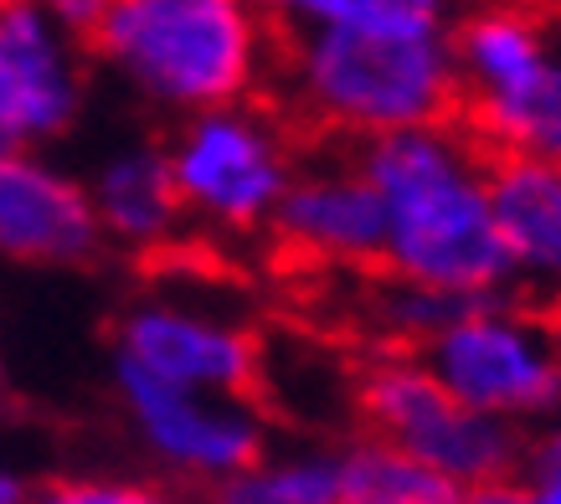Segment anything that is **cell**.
<instances>
[{"label":"cell","mask_w":561,"mask_h":504,"mask_svg":"<svg viewBox=\"0 0 561 504\" xmlns=\"http://www.w3.org/2000/svg\"><path fill=\"white\" fill-rule=\"evenodd\" d=\"M490 196L505 252L515 263V288L561 299V165L494 154Z\"/></svg>","instance_id":"obj_12"},{"label":"cell","mask_w":561,"mask_h":504,"mask_svg":"<svg viewBox=\"0 0 561 504\" xmlns=\"http://www.w3.org/2000/svg\"><path fill=\"white\" fill-rule=\"evenodd\" d=\"M536 463H561V412L551 417V433H546L541 454H536Z\"/></svg>","instance_id":"obj_25"},{"label":"cell","mask_w":561,"mask_h":504,"mask_svg":"<svg viewBox=\"0 0 561 504\" xmlns=\"http://www.w3.org/2000/svg\"><path fill=\"white\" fill-rule=\"evenodd\" d=\"M32 5H42L62 32H72L78 42H88V36L99 32V21L108 16V5H114V0H32Z\"/></svg>","instance_id":"obj_21"},{"label":"cell","mask_w":561,"mask_h":504,"mask_svg":"<svg viewBox=\"0 0 561 504\" xmlns=\"http://www.w3.org/2000/svg\"><path fill=\"white\" fill-rule=\"evenodd\" d=\"M93 211H99L103 242H119L129 252L171 248L186 227V206L175 191L165 145H124L93 170L88 181Z\"/></svg>","instance_id":"obj_13"},{"label":"cell","mask_w":561,"mask_h":504,"mask_svg":"<svg viewBox=\"0 0 561 504\" xmlns=\"http://www.w3.org/2000/svg\"><path fill=\"white\" fill-rule=\"evenodd\" d=\"M463 108H469V135L484 150L561 165V62H546L541 78H530L505 99L463 103Z\"/></svg>","instance_id":"obj_16"},{"label":"cell","mask_w":561,"mask_h":504,"mask_svg":"<svg viewBox=\"0 0 561 504\" xmlns=\"http://www.w3.org/2000/svg\"><path fill=\"white\" fill-rule=\"evenodd\" d=\"M546 320H551V330H557V345H561V299H551V309H546Z\"/></svg>","instance_id":"obj_26"},{"label":"cell","mask_w":561,"mask_h":504,"mask_svg":"<svg viewBox=\"0 0 561 504\" xmlns=\"http://www.w3.org/2000/svg\"><path fill=\"white\" fill-rule=\"evenodd\" d=\"M88 42L175 118L253 99L278 68V26L253 0H114Z\"/></svg>","instance_id":"obj_3"},{"label":"cell","mask_w":561,"mask_h":504,"mask_svg":"<svg viewBox=\"0 0 561 504\" xmlns=\"http://www.w3.org/2000/svg\"><path fill=\"white\" fill-rule=\"evenodd\" d=\"M448 397L515 427L551 422L561 412V345L546 314H530L515 294L479 299L417 345Z\"/></svg>","instance_id":"obj_4"},{"label":"cell","mask_w":561,"mask_h":504,"mask_svg":"<svg viewBox=\"0 0 561 504\" xmlns=\"http://www.w3.org/2000/svg\"><path fill=\"white\" fill-rule=\"evenodd\" d=\"M0 5H5V0H0Z\"/></svg>","instance_id":"obj_28"},{"label":"cell","mask_w":561,"mask_h":504,"mask_svg":"<svg viewBox=\"0 0 561 504\" xmlns=\"http://www.w3.org/2000/svg\"><path fill=\"white\" fill-rule=\"evenodd\" d=\"M278 32L299 26H448L454 0H253Z\"/></svg>","instance_id":"obj_18"},{"label":"cell","mask_w":561,"mask_h":504,"mask_svg":"<svg viewBox=\"0 0 561 504\" xmlns=\"http://www.w3.org/2000/svg\"><path fill=\"white\" fill-rule=\"evenodd\" d=\"M469 303L479 299H459V294H443V288H423V284H408L387 273L381 278V294H376V330L397 345H423L438 324H448L454 314H463Z\"/></svg>","instance_id":"obj_19"},{"label":"cell","mask_w":561,"mask_h":504,"mask_svg":"<svg viewBox=\"0 0 561 504\" xmlns=\"http://www.w3.org/2000/svg\"><path fill=\"white\" fill-rule=\"evenodd\" d=\"M454 504H530V484H520L515 473H500V479H479V484H459Z\"/></svg>","instance_id":"obj_22"},{"label":"cell","mask_w":561,"mask_h":504,"mask_svg":"<svg viewBox=\"0 0 561 504\" xmlns=\"http://www.w3.org/2000/svg\"><path fill=\"white\" fill-rule=\"evenodd\" d=\"M103 227L78 175L42 150L0 154V257L26 268H78L99 257Z\"/></svg>","instance_id":"obj_11"},{"label":"cell","mask_w":561,"mask_h":504,"mask_svg":"<svg viewBox=\"0 0 561 504\" xmlns=\"http://www.w3.org/2000/svg\"><path fill=\"white\" fill-rule=\"evenodd\" d=\"M211 504H335V458L294 454L253 458L248 469L227 473Z\"/></svg>","instance_id":"obj_17"},{"label":"cell","mask_w":561,"mask_h":504,"mask_svg":"<svg viewBox=\"0 0 561 504\" xmlns=\"http://www.w3.org/2000/svg\"><path fill=\"white\" fill-rule=\"evenodd\" d=\"M32 504H186L181 494L160 484H139V479H103V473H83V479H57Z\"/></svg>","instance_id":"obj_20"},{"label":"cell","mask_w":561,"mask_h":504,"mask_svg":"<svg viewBox=\"0 0 561 504\" xmlns=\"http://www.w3.org/2000/svg\"><path fill=\"white\" fill-rule=\"evenodd\" d=\"M530 504H561V463H536V473H530Z\"/></svg>","instance_id":"obj_23"},{"label":"cell","mask_w":561,"mask_h":504,"mask_svg":"<svg viewBox=\"0 0 561 504\" xmlns=\"http://www.w3.org/2000/svg\"><path fill=\"white\" fill-rule=\"evenodd\" d=\"M360 170L387 206L381 268L459 299L520 294L490 196V160L474 135L443 124L360 139Z\"/></svg>","instance_id":"obj_1"},{"label":"cell","mask_w":561,"mask_h":504,"mask_svg":"<svg viewBox=\"0 0 561 504\" xmlns=\"http://www.w3.org/2000/svg\"><path fill=\"white\" fill-rule=\"evenodd\" d=\"M356 402L371 433L417 454L454 484H479V479L515 473L520 458H526V437H520L515 422L474 412L459 397H448L417 355L391 351L381 360H371L356 381Z\"/></svg>","instance_id":"obj_6"},{"label":"cell","mask_w":561,"mask_h":504,"mask_svg":"<svg viewBox=\"0 0 561 504\" xmlns=\"http://www.w3.org/2000/svg\"><path fill=\"white\" fill-rule=\"evenodd\" d=\"M165 154L186 221L227 237L263 232L294 181L289 139L253 99L186 114Z\"/></svg>","instance_id":"obj_5"},{"label":"cell","mask_w":561,"mask_h":504,"mask_svg":"<svg viewBox=\"0 0 561 504\" xmlns=\"http://www.w3.org/2000/svg\"><path fill=\"white\" fill-rule=\"evenodd\" d=\"M463 103L505 99L530 78H541L551 51L526 5H479L448 32Z\"/></svg>","instance_id":"obj_14"},{"label":"cell","mask_w":561,"mask_h":504,"mask_svg":"<svg viewBox=\"0 0 561 504\" xmlns=\"http://www.w3.org/2000/svg\"><path fill=\"white\" fill-rule=\"evenodd\" d=\"M268 232L278 248L320 268H381L387 252V206L360 160H314L294 165L289 191L278 196Z\"/></svg>","instance_id":"obj_10"},{"label":"cell","mask_w":561,"mask_h":504,"mask_svg":"<svg viewBox=\"0 0 561 504\" xmlns=\"http://www.w3.org/2000/svg\"><path fill=\"white\" fill-rule=\"evenodd\" d=\"M0 406H5V370H0Z\"/></svg>","instance_id":"obj_27"},{"label":"cell","mask_w":561,"mask_h":504,"mask_svg":"<svg viewBox=\"0 0 561 504\" xmlns=\"http://www.w3.org/2000/svg\"><path fill=\"white\" fill-rule=\"evenodd\" d=\"M0 504H32V489H26V479L11 469H0Z\"/></svg>","instance_id":"obj_24"},{"label":"cell","mask_w":561,"mask_h":504,"mask_svg":"<svg viewBox=\"0 0 561 504\" xmlns=\"http://www.w3.org/2000/svg\"><path fill=\"white\" fill-rule=\"evenodd\" d=\"M114 391H119L124 417L139 433L145 454L181 479L221 484L227 473L248 469L268 448V427L248 397L171 387L124 360H114Z\"/></svg>","instance_id":"obj_7"},{"label":"cell","mask_w":561,"mask_h":504,"mask_svg":"<svg viewBox=\"0 0 561 504\" xmlns=\"http://www.w3.org/2000/svg\"><path fill=\"white\" fill-rule=\"evenodd\" d=\"M114 360L171 387L248 397L263 370V345L227 314L181 299H145L114 330Z\"/></svg>","instance_id":"obj_8"},{"label":"cell","mask_w":561,"mask_h":504,"mask_svg":"<svg viewBox=\"0 0 561 504\" xmlns=\"http://www.w3.org/2000/svg\"><path fill=\"white\" fill-rule=\"evenodd\" d=\"M454 479L381 433L335 454V504H454Z\"/></svg>","instance_id":"obj_15"},{"label":"cell","mask_w":561,"mask_h":504,"mask_svg":"<svg viewBox=\"0 0 561 504\" xmlns=\"http://www.w3.org/2000/svg\"><path fill=\"white\" fill-rule=\"evenodd\" d=\"M78 36L32 0L0 5V154L42 150L83 114Z\"/></svg>","instance_id":"obj_9"},{"label":"cell","mask_w":561,"mask_h":504,"mask_svg":"<svg viewBox=\"0 0 561 504\" xmlns=\"http://www.w3.org/2000/svg\"><path fill=\"white\" fill-rule=\"evenodd\" d=\"M284 93L314 129L376 139L459 114L448 26H299L278 47Z\"/></svg>","instance_id":"obj_2"}]
</instances>
